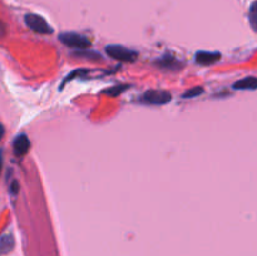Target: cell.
<instances>
[{
    "label": "cell",
    "instance_id": "1",
    "mask_svg": "<svg viewBox=\"0 0 257 256\" xmlns=\"http://www.w3.org/2000/svg\"><path fill=\"white\" fill-rule=\"evenodd\" d=\"M59 41L64 44V46L69 47L73 49H78V50H84V49H89L92 46V42L84 35L78 34L74 32L62 33L59 35Z\"/></svg>",
    "mask_w": 257,
    "mask_h": 256
},
{
    "label": "cell",
    "instance_id": "2",
    "mask_svg": "<svg viewBox=\"0 0 257 256\" xmlns=\"http://www.w3.org/2000/svg\"><path fill=\"white\" fill-rule=\"evenodd\" d=\"M106 53L110 58L119 62H134L138 57L137 52L123 46H118V44H110L106 47Z\"/></svg>",
    "mask_w": 257,
    "mask_h": 256
},
{
    "label": "cell",
    "instance_id": "3",
    "mask_svg": "<svg viewBox=\"0 0 257 256\" xmlns=\"http://www.w3.org/2000/svg\"><path fill=\"white\" fill-rule=\"evenodd\" d=\"M25 23L26 25L32 29L33 32L38 33V34H52L53 29L52 26L48 24V22L42 18L41 15L37 14H26L25 15Z\"/></svg>",
    "mask_w": 257,
    "mask_h": 256
},
{
    "label": "cell",
    "instance_id": "4",
    "mask_svg": "<svg viewBox=\"0 0 257 256\" xmlns=\"http://www.w3.org/2000/svg\"><path fill=\"white\" fill-rule=\"evenodd\" d=\"M172 99V95L167 91H159V90H150L147 91L145 94L141 97V102L147 104H154V106H161V104H166Z\"/></svg>",
    "mask_w": 257,
    "mask_h": 256
},
{
    "label": "cell",
    "instance_id": "5",
    "mask_svg": "<svg viewBox=\"0 0 257 256\" xmlns=\"http://www.w3.org/2000/svg\"><path fill=\"white\" fill-rule=\"evenodd\" d=\"M13 148H14V153L17 156H24L25 153L29 152L30 148V141L26 135H19L15 137L14 142H13Z\"/></svg>",
    "mask_w": 257,
    "mask_h": 256
},
{
    "label": "cell",
    "instance_id": "6",
    "mask_svg": "<svg viewBox=\"0 0 257 256\" xmlns=\"http://www.w3.org/2000/svg\"><path fill=\"white\" fill-rule=\"evenodd\" d=\"M221 54L217 52H197L196 53V62L201 66H210V64L216 63L217 61H220Z\"/></svg>",
    "mask_w": 257,
    "mask_h": 256
},
{
    "label": "cell",
    "instance_id": "7",
    "mask_svg": "<svg viewBox=\"0 0 257 256\" xmlns=\"http://www.w3.org/2000/svg\"><path fill=\"white\" fill-rule=\"evenodd\" d=\"M257 87V79L255 77L243 78L234 84V90L238 91H255Z\"/></svg>",
    "mask_w": 257,
    "mask_h": 256
},
{
    "label": "cell",
    "instance_id": "8",
    "mask_svg": "<svg viewBox=\"0 0 257 256\" xmlns=\"http://www.w3.org/2000/svg\"><path fill=\"white\" fill-rule=\"evenodd\" d=\"M14 246V240L10 235L4 236L3 239L0 240V251L1 253H9Z\"/></svg>",
    "mask_w": 257,
    "mask_h": 256
},
{
    "label": "cell",
    "instance_id": "9",
    "mask_svg": "<svg viewBox=\"0 0 257 256\" xmlns=\"http://www.w3.org/2000/svg\"><path fill=\"white\" fill-rule=\"evenodd\" d=\"M75 57H84L86 59H94V61H97V59H101V55L98 54V53L96 52H92V50H88V49H84V50H81V52H77L74 53Z\"/></svg>",
    "mask_w": 257,
    "mask_h": 256
},
{
    "label": "cell",
    "instance_id": "10",
    "mask_svg": "<svg viewBox=\"0 0 257 256\" xmlns=\"http://www.w3.org/2000/svg\"><path fill=\"white\" fill-rule=\"evenodd\" d=\"M126 90H128V86H126V84H122V86L112 87V88H109V90L106 91L104 93H106V94H108V95H110V97H118V95Z\"/></svg>",
    "mask_w": 257,
    "mask_h": 256
},
{
    "label": "cell",
    "instance_id": "11",
    "mask_svg": "<svg viewBox=\"0 0 257 256\" xmlns=\"http://www.w3.org/2000/svg\"><path fill=\"white\" fill-rule=\"evenodd\" d=\"M203 93V88L202 87H193V88H191V90H188L187 92L183 93L182 98H196L198 97V95H201Z\"/></svg>",
    "mask_w": 257,
    "mask_h": 256
},
{
    "label": "cell",
    "instance_id": "12",
    "mask_svg": "<svg viewBox=\"0 0 257 256\" xmlns=\"http://www.w3.org/2000/svg\"><path fill=\"white\" fill-rule=\"evenodd\" d=\"M250 23H251L252 29L256 30V8H255V3L250 8Z\"/></svg>",
    "mask_w": 257,
    "mask_h": 256
},
{
    "label": "cell",
    "instance_id": "13",
    "mask_svg": "<svg viewBox=\"0 0 257 256\" xmlns=\"http://www.w3.org/2000/svg\"><path fill=\"white\" fill-rule=\"evenodd\" d=\"M18 192V182L14 181L12 184V193H17Z\"/></svg>",
    "mask_w": 257,
    "mask_h": 256
},
{
    "label": "cell",
    "instance_id": "14",
    "mask_svg": "<svg viewBox=\"0 0 257 256\" xmlns=\"http://www.w3.org/2000/svg\"><path fill=\"white\" fill-rule=\"evenodd\" d=\"M4 133H5V130H4V126L1 123H0V141H1V139L4 137Z\"/></svg>",
    "mask_w": 257,
    "mask_h": 256
},
{
    "label": "cell",
    "instance_id": "15",
    "mask_svg": "<svg viewBox=\"0 0 257 256\" xmlns=\"http://www.w3.org/2000/svg\"><path fill=\"white\" fill-rule=\"evenodd\" d=\"M0 168H1V160H0Z\"/></svg>",
    "mask_w": 257,
    "mask_h": 256
}]
</instances>
